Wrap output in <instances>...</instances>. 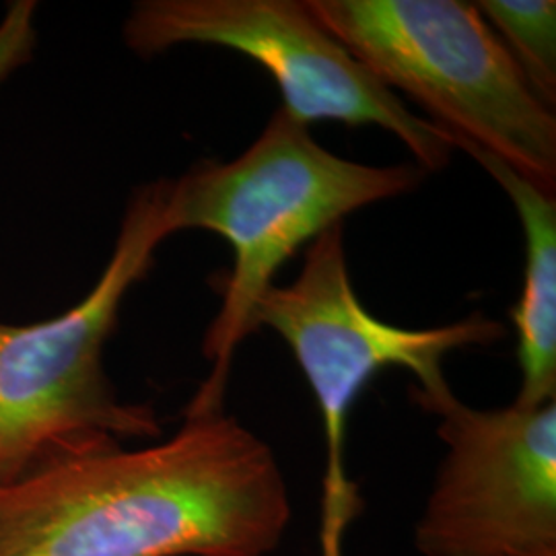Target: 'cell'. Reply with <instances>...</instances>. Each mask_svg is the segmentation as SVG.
Returning a JSON list of instances; mask_svg holds the SVG:
<instances>
[{
  "mask_svg": "<svg viewBox=\"0 0 556 556\" xmlns=\"http://www.w3.org/2000/svg\"><path fill=\"white\" fill-rule=\"evenodd\" d=\"M425 172L410 165H365L330 153L309 126L282 108L233 161H200L169 179L172 233L213 231L233 250L223 305L202 342L213 363L184 415L223 410L233 355L256 332L254 309L278 268L346 215L418 188Z\"/></svg>",
  "mask_w": 556,
  "mask_h": 556,
  "instance_id": "7a4b0ae2",
  "label": "cell"
},
{
  "mask_svg": "<svg viewBox=\"0 0 556 556\" xmlns=\"http://www.w3.org/2000/svg\"><path fill=\"white\" fill-rule=\"evenodd\" d=\"M254 326H268L298 361L318 402L326 435L319 556H344V536L363 509L344 464L346 420L371 379L386 367H404L417 386L438 394L450 383L443 357L464 346H486L507 334L501 321L472 314L435 328H400L376 318L358 299L349 273L342 223L314 239L298 278L273 285L256 303Z\"/></svg>",
  "mask_w": 556,
  "mask_h": 556,
  "instance_id": "5b68a950",
  "label": "cell"
},
{
  "mask_svg": "<svg viewBox=\"0 0 556 556\" xmlns=\"http://www.w3.org/2000/svg\"><path fill=\"white\" fill-rule=\"evenodd\" d=\"M289 521L275 452L223 410L184 415L147 447L96 443L0 482V556H268Z\"/></svg>",
  "mask_w": 556,
  "mask_h": 556,
  "instance_id": "6da1fadb",
  "label": "cell"
},
{
  "mask_svg": "<svg viewBox=\"0 0 556 556\" xmlns=\"http://www.w3.org/2000/svg\"><path fill=\"white\" fill-rule=\"evenodd\" d=\"M445 445L415 530L422 556H556V400L478 410L410 392Z\"/></svg>",
  "mask_w": 556,
  "mask_h": 556,
  "instance_id": "52a82bcc",
  "label": "cell"
},
{
  "mask_svg": "<svg viewBox=\"0 0 556 556\" xmlns=\"http://www.w3.org/2000/svg\"><path fill=\"white\" fill-rule=\"evenodd\" d=\"M309 13L388 89L454 140L556 188V116L495 31L464 0H305Z\"/></svg>",
  "mask_w": 556,
  "mask_h": 556,
  "instance_id": "277c9868",
  "label": "cell"
},
{
  "mask_svg": "<svg viewBox=\"0 0 556 556\" xmlns=\"http://www.w3.org/2000/svg\"><path fill=\"white\" fill-rule=\"evenodd\" d=\"M36 13V2L17 0L9 4L4 17L0 20V83L9 79L34 56L38 38Z\"/></svg>",
  "mask_w": 556,
  "mask_h": 556,
  "instance_id": "30bf717a",
  "label": "cell"
},
{
  "mask_svg": "<svg viewBox=\"0 0 556 556\" xmlns=\"http://www.w3.org/2000/svg\"><path fill=\"white\" fill-rule=\"evenodd\" d=\"M167 188L169 179H157L135 190L114 252L77 305L25 326L0 321V482L64 452L160 438L151 406L119 400L103 351L128 291L174 236Z\"/></svg>",
  "mask_w": 556,
  "mask_h": 556,
  "instance_id": "3957f363",
  "label": "cell"
},
{
  "mask_svg": "<svg viewBox=\"0 0 556 556\" xmlns=\"http://www.w3.org/2000/svg\"><path fill=\"white\" fill-rule=\"evenodd\" d=\"M124 41L142 59L176 46H220L260 62L293 119L378 126L406 144L425 174L441 172L454 137L410 112L361 60L319 25L305 0H140Z\"/></svg>",
  "mask_w": 556,
  "mask_h": 556,
  "instance_id": "8992f818",
  "label": "cell"
},
{
  "mask_svg": "<svg viewBox=\"0 0 556 556\" xmlns=\"http://www.w3.org/2000/svg\"><path fill=\"white\" fill-rule=\"evenodd\" d=\"M497 181L516 206L526 238L523 287L511 321L517 332V363L521 388L517 406L534 408L556 400V200L553 192L521 176L511 165L454 140Z\"/></svg>",
  "mask_w": 556,
  "mask_h": 556,
  "instance_id": "ba28073f",
  "label": "cell"
},
{
  "mask_svg": "<svg viewBox=\"0 0 556 556\" xmlns=\"http://www.w3.org/2000/svg\"><path fill=\"white\" fill-rule=\"evenodd\" d=\"M475 4L530 89L555 110V0H478Z\"/></svg>",
  "mask_w": 556,
  "mask_h": 556,
  "instance_id": "9c48e42d",
  "label": "cell"
}]
</instances>
